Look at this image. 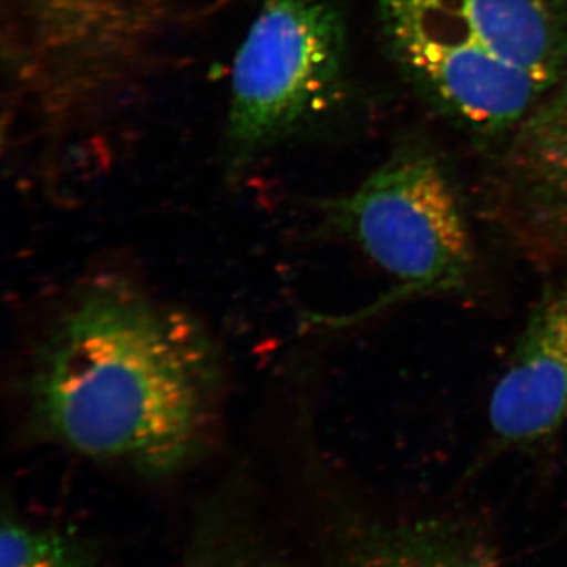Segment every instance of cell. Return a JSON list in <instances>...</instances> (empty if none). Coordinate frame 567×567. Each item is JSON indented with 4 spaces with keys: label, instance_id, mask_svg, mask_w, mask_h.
<instances>
[{
    "label": "cell",
    "instance_id": "11",
    "mask_svg": "<svg viewBox=\"0 0 567 567\" xmlns=\"http://www.w3.org/2000/svg\"><path fill=\"white\" fill-rule=\"evenodd\" d=\"M260 2H262V3H264V2H268V0H260Z\"/></svg>",
    "mask_w": 567,
    "mask_h": 567
},
{
    "label": "cell",
    "instance_id": "6",
    "mask_svg": "<svg viewBox=\"0 0 567 567\" xmlns=\"http://www.w3.org/2000/svg\"><path fill=\"white\" fill-rule=\"evenodd\" d=\"M509 137L488 175L487 223L546 278L567 281V74Z\"/></svg>",
    "mask_w": 567,
    "mask_h": 567
},
{
    "label": "cell",
    "instance_id": "1",
    "mask_svg": "<svg viewBox=\"0 0 567 567\" xmlns=\"http://www.w3.org/2000/svg\"><path fill=\"white\" fill-rule=\"evenodd\" d=\"M226 391L221 350L203 322L117 274L63 297L17 383L33 442L153 480L212 453Z\"/></svg>",
    "mask_w": 567,
    "mask_h": 567
},
{
    "label": "cell",
    "instance_id": "2",
    "mask_svg": "<svg viewBox=\"0 0 567 567\" xmlns=\"http://www.w3.org/2000/svg\"><path fill=\"white\" fill-rule=\"evenodd\" d=\"M395 65L445 117L511 136L567 74L565 0H379Z\"/></svg>",
    "mask_w": 567,
    "mask_h": 567
},
{
    "label": "cell",
    "instance_id": "8",
    "mask_svg": "<svg viewBox=\"0 0 567 567\" xmlns=\"http://www.w3.org/2000/svg\"><path fill=\"white\" fill-rule=\"evenodd\" d=\"M338 567H498L454 520L380 522L349 517L338 532Z\"/></svg>",
    "mask_w": 567,
    "mask_h": 567
},
{
    "label": "cell",
    "instance_id": "4",
    "mask_svg": "<svg viewBox=\"0 0 567 567\" xmlns=\"http://www.w3.org/2000/svg\"><path fill=\"white\" fill-rule=\"evenodd\" d=\"M18 91L52 126L117 99L162 40L173 0H7Z\"/></svg>",
    "mask_w": 567,
    "mask_h": 567
},
{
    "label": "cell",
    "instance_id": "5",
    "mask_svg": "<svg viewBox=\"0 0 567 567\" xmlns=\"http://www.w3.org/2000/svg\"><path fill=\"white\" fill-rule=\"evenodd\" d=\"M346 25L328 0H268L230 74L227 152L240 173L303 132L341 99Z\"/></svg>",
    "mask_w": 567,
    "mask_h": 567
},
{
    "label": "cell",
    "instance_id": "7",
    "mask_svg": "<svg viewBox=\"0 0 567 567\" xmlns=\"http://www.w3.org/2000/svg\"><path fill=\"white\" fill-rule=\"evenodd\" d=\"M567 423V281L547 278L487 406L486 457L550 445Z\"/></svg>",
    "mask_w": 567,
    "mask_h": 567
},
{
    "label": "cell",
    "instance_id": "3",
    "mask_svg": "<svg viewBox=\"0 0 567 567\" xmlns=\"http://www.w3.org/2000/svg\"><path fill=\"white\" fill-rule=\"evenodd\" d=\"M320 213L328 234L357 248L391 282L354 319L415 301L480 297L486 281L480 240L453 178L427 148L394 152Z\"/></svg>",
    "mask_w": 567,
    "mask_h": 567
},
{
    "label": "cell",
    "instance_id": "9",
    "mask_svg": "<svg viewBox=\"0 0 567 567\" xmlns=\"http://www.w3.org/2000/svg\"><path fill=\"white\" fill-rule=\"evenodd\" d=\"M0 567H102L76 536L62 529L3 516Z\"/></svg>",
    "mask_w": 567,
    "mask_h": 567
},
{
    "label": "cell",
    "instance_id": "10",
    "mask_svg": "<svg viewBox=\"0 0 567 567\" xmlns=\"http://www.w3.org/2000/svg\"><path fill=\"white\" fill-rule=\"evenodd\" d=\"M212 567H278V566L271 565V563L265 561V559L237 558V559H229V561L219 563V565H215Z\"/></svg>",
    "mask_w": 567,
    "mask_h": 567
}]
</instances>
